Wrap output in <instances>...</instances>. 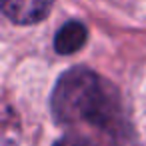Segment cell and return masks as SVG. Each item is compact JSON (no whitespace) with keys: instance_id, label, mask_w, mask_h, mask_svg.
Segmentation results:
<instances>
[{"instance_id":"6da1fadb","label":"cell","mask_w":146,"mask_h":146,"mask_svg":"<svg viewBox=\"0 0 146 146\" xmlns=\"http://www.w3.org/2000/svg\"><path fill=\"white\" fill-rule=\"evenodd\" d=\"M52 112L66 126H88L104 134L116 132L120 104L114 88L86 68L68 70L52 94Z\"/></svg>"},{"instance_id":"7a4b0ae2","label":"cell","mask_w":146,"mask_h":146,"mask_svg":"<svg viewBox=\"0 0 146 146\" xmlns=\"http://www.w3.org/2000/svg\"><path fill=\"white\" fill-rule=\"evenodd\" d=\"M52 6V0H2L4 14L18 24L40 22Z\"/></svg>"},{"instance_id":"3957f363","label":"cell","mask_w":146,"mask_h":146,"mask_svg":"<svg viewBox=\"0 0 146 146\" xmlns=\"http://www.w3.org/2000/svg\"><path fill=\"white\" fill-rule=\"evenodd\" d=\"M86 26L72 20L68 24H64L58 32H56V38H54V48L60 52V54H72L76 52L78 48L84 46L86 42Z\"/></svg>"},{"instance_id":"277c9868","label":"cell","mask_w":146,"mask_h":146,"mask_svg":"<svg viewBox=\"0 0 146 146\" xmlns=\"http://www.w3.org/2000/svg\"><path fill=\"white\" fill-rule=\"evenodd\" d=\"M54 146H96L90 138L86 136H80V134H70V136H64L62 140H58Z\"/></svg>"}]
</instances>
